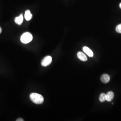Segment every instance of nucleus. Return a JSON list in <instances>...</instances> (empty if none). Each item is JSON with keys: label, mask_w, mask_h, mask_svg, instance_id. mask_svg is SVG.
Here are the masks:
<instances>
[{"label": "nucleus", "mask_w": 121, "mask_h": 121, "mask_svg": "<svg viewBox=\"0 0 121 121\" xmlns=\"http://www.w3.org/2000/svg\"><path fill=\"white\" fill-rule=\"evenodd\" d=\"M30 99L33 103L36 104H42L44 101L43 96L36 93H32L30 95Z\"/></svg>", "instance_id": "1"}, {"label": "nucleus", "mask_w": 121, "mask_h": 121, "mask_svg": "<svg viewBox=\"0 0 121 121\" xmlns=\"http://www.w3.org/2000/svg\"><path fill=\"white\" fill-rule=\"evenodd\" d=\"M32 39H33L32 35H31V33L28 32L24 33L21 35L20 38L21 41L22 43H25V44L29 43L32 40Z\"/></svg>", "instance_id": "2"}, {"label": "nucleus", "mask_w": 121, "mask_h": 121, "mask_svg": "<svg viewBox=\"0 0 121 121\" xmlns=\"http://www.w3.org/2000/svg\"><path fill=\"white\" fill-rule=\"evenodd\" d=\"M52 61V57L50 56H45L41 61V65L43 66H47L50 65Z\"/></svg>", "instance_id": "3"}, {"label": "nucleus", "mask_w": 121, "mask_h": 121, "mask_svg": "<svg viewBox=\"0 0 121 121\" xmlns=\"http://www.w3.org/2000/svg\"><path fill=\"white\" fill-rule=\"evenodd\" d=\"M77 56L78 59L83 61H86L87 60V58L86 55L81 52H78L77 53Z\"/></svg>", "instance_id": "4"}, {"label": "nucleus", "mask_w": 121, "mask_h": 121, "mask_svg": "<svg viewBox=\"0 0 121 121\" xmlns=\"http://www.w3.org/2000/svg\"><path fill=\"white\" fill-rule=\"evenodd\" d=\"M114 93L112 91H109L107 92L106 94V100L108 102H110L114 98Z\"/></svg>", "instance_id": "5"}, {"label": "nucleus", "mask_w": 121, "mask_h": 121, "mask_svg": "<svg viewBox=\"0 0 121 121\" xmlns=\"http://www.w3.org/2000/svg\"><path fill=\"white\" fill-rule=\"evenodd\" d=\"M101 80L104 83H108L110 81V76L107 74H104L101 77Z\"/></svg>", "instance_id": "6"}, {"label": "nucleus", "mask_w": 121, "mask_h": 121, "mask_svg": "<svg viewBox=\"0 0 121 121\" xmlns=\"http://www.w3.org/2000/svg\"><path fill=\"white\" fill-rule=\"evenodd\" d=\"M82 49L84 52H85L88 56L90 57L93 56V52L89 48L85 46Z\"/></svg>", "instance_id": "7"}, {"label": "nucleus", "mask_w": 121, "mask_h": 121, "mask_svg": "<svg viewBox=\"0 0 121 121\" xmlns=\"http://www.w3.org/2000/svg\"><path fill=\"white\" fill-rule=\"evenodd\" d=\"M23 20V16L22 14H21L20 16H19L18 17L15 18L14 21L16 24H17L18 25H21Z\"/></svg>", "instance_id": "8"}, {"label": "nucleus", "mask_w": 121, "mask_h": 121, "mask_svg": "<svg viewBox=\"0 0 121 121\" xmlns=\"http://www.w3.org/2000/svg\"><path fill=\"white\" fill-rule=\"evenodd\" d=\"M24 17H25V18L26 19V20H27V21L30 20L32 17V15L30 13V10H26V12L25 13V14H24Z\"/></svg>", "instance_id": "9"}, {"label": "nucleus", "mask_w": 121, "mask_h": 121, "mask_svg": "<svg viewBox=\"0 0 121 121\" xmlns=\"http://www.w3.org/2000/svg\"><path fill=\"white\" fill-rule=\"evenodd\" d=\"M99 101L101 102H103L106 100V94H104V93H101L99 97Z\"/></svg>", "instance_id": "10"}, {"label": "nucleus", "mask_w": 121, "mask_h": 121, "mask_svg": "<svg viewBox=\"0 0 121 121\" xmlns=\"http://www.w3.org/2000/svg\"><path fill=\"white\" fill-rule=\"evenodd\" d=\"M116 30L117 32L121 33V24L118 25L116 27Z\"/></svg>", "instance_id": "11"}, {"label": "nucleus", "mask_w": 121, "mask_h": 121, "mask_svg": "<svg viewBox=\"0 0 121 121\" xmlns=\"http://www.w3.org/2000/svg\"><path fill=\"white\" fill-rule=\"evenodd\" d=\"M17 121H23L24 120H23L22 118H17V119L16 120Z\"/></svg>", "instance_id": "12"}, {"label": "nucleus", "mask_w": 121, "mask_h": 121, "mask_svg": "<svg viewBox=\"0 0 121 121\" xmlns=\"http://www.w3.org/2000/svg\"><path fill=\"white\" fill-rule=\"evenodd\" d=\"M1 32H2V29H1V28L0 27V34L1 33Z\"/></svg>", "instance_id": "13"}, {"label": "nucleus", "mask_w": 121, "mask_h": 121, "mask_svg": "<svg viewBox=\"0 0 121 121\" xmlns=\"http://www.w3.org/2000/svg\"><path fill=\"white\" fill-rule=\"evenodd\" d=\"M119 6H120V8L121 9V3L120 4H119Z\"/></svg>", "instance_id": "14"}]
</instances>
